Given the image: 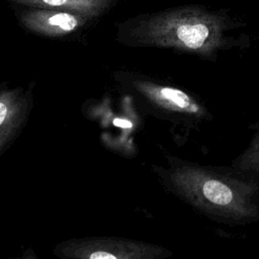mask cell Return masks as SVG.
I'll use <instances>...</instances> for the list:
<instances>
[{
	"mask_svg": "<svg viewBox=\"0 0 259 259\" xmlns=\"http://www.w3.org/2000/svg\"><path fill=\"white\" fill-rule=\"evenodd\" d=\"M10 259H38V257L31 247H26L18 255L11 257Z\"/></svg>",
	"mask_w": 259,
	"mask_h": 259,
	"instance_id": "9",
	"label": "cell"
},
{
	"mask_svg": "<svg viewBox=\"0 0 259 259\" xmlns=\"http://www.w3.org/2000/svg\"><path fill=\"white\" fill-rule=\"evenodd\" d=\"M237 171L250 175L259 176V131L252 138L249 146L234 162Z\"/></svg>",
	"mask_w": 259,
	"mask_h": 259,
	"instance_id": "8",
	"label": "cell"
},
{
	"mask_svg": "<svg viewBox=\"0 0 259 259\" xmlns=\"http://www.w3.org/2000/svg\"><path fill=\"white\" fill-rule=\"evenodd\" d=\"M18 18L21 26L27 31L51 37L72 33L90 20L78 14L31 7H24Z\"/></svg>",
	"mask_w": 259,
	"mask_h": 259,
	"instance_id": "6",
	"label": "cell"
},
{
	"mask_svg": "<svg viewBox=\"0 0 259 259\" xmlns=\"http://www.w3.org/2000/svg\"><path fill=\"white\" fill-rule=\"evenodd\" d=\"M32 108L31 89H0V156L14 144Z\"/></svg>",
	"mask_w": 259,
	"mask_h": 259,
	"instance_id": "5",
	"label": "cell"
},
{
	"mask_svg": "<svg viewBox=\"0 0 259 259\" xmlns=\"http://www.w3.org/2000/svg\"><path fill=\"white\" fill-rule=\"evenodd\" d=\"M156 172L171 192L211 219L232 224L259 220V181L250 175L174 158Z\"/></svg>",
	"mask_w": 259,
	"mask_h": 259,
	"instance_id": "1",
	"label": "cell"
},
{
	"mask_svg": "<svg viewBox=\"0 0 259 259\" xmlns=\"http://www.w3.org/2000/svg\"><path fill=\"white\" fill-rule=\"evenodd\" d=\"M10 3L31 8H46L69 12L93 19L103 15L116 0H6Z\"/></svg>",
	"mask_w": 259,
	"mask_h": 259,
	"instance_id": "7",
	"label": "cell"
},
{
	"mask_svg": "<svg viewBox=\"0 0 259 259\" xmlns=\"http://www.w3.org/2000/svg\"><path fill=\"white\" fill-rule=\"evenodd\" d=\"M126 84L153 107L167 113L198 117L205 114L204 108L181 89L161 85L142 78H127Z\"/></svg>",
	"mask_w": 259,
	"mask_h": 259,
	"instance_id": "4",
	"label": "cell"
},
{
	"mask_svg": "<svg viewBox=\"0 0 259 259\" xmlns=\"http://www.w3.org/2000/svg\"><path fill=\"white\" fill-rule=\"evenodd\" d=\"M60 259H167L171 252L159 245L119 237H83L58 243Z\"/></svg>",
	"mask_w": 259,
	"mask_h": 259,
	"instance_id": "3",
	"label": "cell"
},
{
	"mask_svg": "<svg viewBox=\"0 0 259 259\" xmlns=\"http://www.w3.org/2000/svg\"><path fill=\"white\" fill-rule=\"evenodd\" d=\"M218 21L186 10L166 11L128 19L118 39L132 47H164L189 51L211 49L219 40Z\"/></svg>",
	"mask_w": 259,
	"mask_h": 259,
	"instance_id": "2",
	"label": "cell"
}]
</instances>
